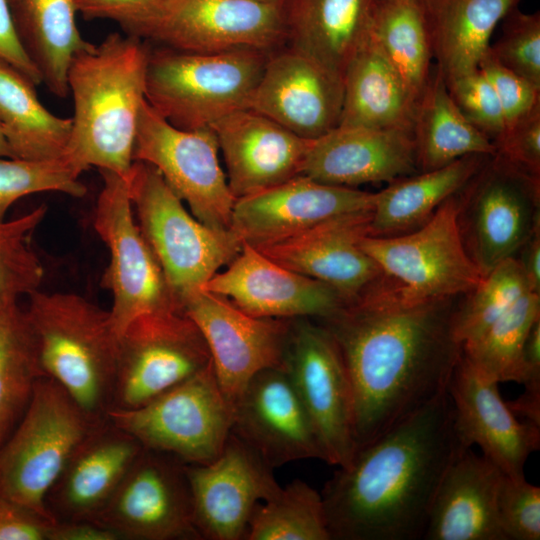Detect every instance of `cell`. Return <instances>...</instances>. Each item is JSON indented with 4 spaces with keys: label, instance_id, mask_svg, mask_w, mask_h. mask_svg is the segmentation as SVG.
I'll return each mask as SVG.
<instances>
[{
    "label": "cell",
    "instance_id": "46",
    "mask_svg": "<svg viewBox=\"0 0 540 540\" xmlns=\"http://www.w3.org/2000/svg\"><path fill=\"white\" fill-rule=\"evenodd\" d=\"M500 101L505 127L540 107V88L503 66L490 46L478 64Z\"/></svg>",
    "mask_w": 540,
    "mask_h": 540
},
{
    "label": "cell",
    "instance_id": "53",
    "mask_svg": "<svg viewBox=\"0 0 540 540\" xmlns=\"http://www.w3.org/2000/svg\"><path fill=\"white\" fill-rule=\"evenodd\" d=\"M517 259L525 275L530 292L540 294V228L520 249Z\"/></svg>",
    "mask_w": 540,
    "mask_h": 540
},
{
    "label": "cell",
    "instance_id": "4",
    "mask_svg": "<svg viewBox=\"0 0 540 540\" xmlns=\"http://www.w3.org/2000/svg\"><path fill=\"white\" fill-rule=\"evenodd\" d=\"M25 313L44 376L59 383L92 417L106 418L119 339L109 310L75 293L36 290Z\"/></svg>",
    "mask_w": 540,
    "mask_h": 540
},
{
    "label": "cell",
    "instance_id": "15",
    "mask_svg": "<svg viewBox=\"0 0 540 540\" xmlns=\"http://www.w3.org/2000/svg\"><path fill=\"white\" fill-rule=\"evenodd\" d=\"M284 369L311 418L325 462L346 467L357 450L354 395L330 332L308 318L291 319Z\"/></svg>",
    "mask_w": 540,
    "mask_h": 540
},
{
    "label": "cell",
    "instance_id": "13",
    "mask_svg": "<svg viewBox=\"0 0 540 540\" xmlns=\"http://www.w3.org/2000/svg\"><path fill=\"white\" fill-rule=\"evenodd\" d=\"M210 363L200 330L181 310L139 316L119 335L109 410L140 407Z\"/></svg>",
    "mask_w": 540,
    "mask_h": 540
},
{
    "label": "cell",
    "instance_id": "41",
    "mask_svg": "<svg viewBox=\"0 0 540 540\" xmlns=\"http://www.w3.org/2000/svg\"><path fill=\"white\" fill-rule=\"evenodd\" d=\"M79 173L64 156L48 160L0 157V221L19 199L39 192H61L73 197L86 194Z\"/></svg>",
    "mask_w": 540,
    "mask_h": 540
},
{
    "label": "cell",
    "instance_id": "25",
    "mask_svg": "<svg viewBox=\"0 0 540 540\" xmlns=\"http://www.w3.org/2000/svg\"><path fill=\"white\" fill-rule=\"evenodd\" d=\"M229 188L235 199L267 190L302 174L312 140L249 108L214 122Z\"/></svg>",
    "mask_w": 540,
    "mask_h": 540
},
{
    "label": "cell",
    "instance_id": "32",
    "mask_svg": "<svg viewBox=\"0 0 540 540\" xmlns=\"http://www.w3.org/2000/svg\"><path fill=\"white\" fill-rule=\"evenodd\" d=\"M490 156L469 154L441 168L390 182L375 193L368 236L390 237L419 228L478 172Z\"/></svg>",
    "mask_w": 540,
    "mask_h": 540
},
{
    "label": "cell",
    "instance_id": "52",
    "mask_svg": "<svg viewBox=\"0 0 540 540\" xmlns=\"http://www.w3.org/2000/svg\"><path fill=\"white\" fill-rule=\"evenodd\" d=\"M49 540H120L104 525L90 520H56Z\"/></svg>",
    "mask_w": 540,
    "mask_h": 540
},
{
    "label": "cell",
    "instance_id": "1",
    "mask_svg": "<svg viewBox=\"0 0 540 540\" xmlns=\"http://www.w3.org/2000/svg\"><path fill=\"white\" fill-rule=\"evenodd\" d=\"M459 297L410 300L384 275L321 320L351 380L357 449L447 390L462 354L453 330Z\"/></svg>",
    "mask_w": 540,
    "mask_h": 540
},
{
    "label": "cell",
    "instance_id": "3",
    "mask_svg": "<svg viewBox=\"0 0 540 540\" xmlns=\"http://www.w3.org/2000/svg\"><path fill=\"white\" fill-rule=\"evenodd\" d=\"M149 48L136 36L113 32L72 58L67 84L74 114L63 156L79 173L96 167L127 177Z\"/></svg>",
    "mask_w": 540,
    "mask_h": 540
},
{
    "label": "cell",
    "instance_id": "24",
    "mask_svg": "<svg viewBox=\"0 0 540 540\" xmlns=\"http://www.w3.org/2000/svg\"><path fill=\"white\" fill-rule=\"evenodd\" d=\"M372 211L345 215L258 249L276 263L332 287L348 304L385 274L361 248Z\"/></svg>",
    "mask_w": 540,
    "mask_h": 540
},
{
    "label": "cell",
    "instance_id": "5",
    "mask_svg": "<svg viewBox=\"0 0 540 540\" xmlns=\"http://www.w3.org/2000/svg\"><path fill=\"white\" fill-rule=\"evenodd\" d=\"M149 45L145 99L182 130L210 127L247 108L271 53L259 49L191 53Z\"/></svg>",
    "mask_w": 540,
    "mask_h": 540
},
{
    "label": "cell",
    "instance_id": "21",
    "mask_svg": "<svg viewBox=\"0 0 540 540\" xmlns=\"http://www.w3.org/2000/svg\"><path fill=\"white\" fill-rule=\"evenodd\" d=\"M231 433L269 468L325 455L284 368H267L246 384L233 408Z\"/></svg>",
    "mask_w": 540,
    "mask_h": 540
},
{
    "label": "cell",
    "instance_id": "55",
    "mask_svg": "<svg viewBox=\"0 0 540 540\" xmlns=\"http://www.w3.org/2000/svg\"><path fill=\"white\" fill-rule=\"evenodd\" d=\"M0 157L14 158L10 146L0 127Z\"/></svg>",
    "mask_w": 540,
    "mask_h": 540
},
{
    "label": "cell",
    "instance_id": "40",
    "mask_svg": "<svg viewBox=\"0 0 540 540\" xmlns=\"http://www.w3.org/2000/svg\"><path fill=\"white\" fill-rule=\"evenodd\" d=\"M527 292L530 290L516 257L498 264L459 302L453 322L457 341L462 345L479 337Z\"/></svg>",
    "mask_w": 540,
    "mask_h": 540
},
{
    "label": "cell",
    "instance_id": "33",
    "mask_svg": "<svg viewBox=\"0 0 540 540\" xmlns=\"http://www.w3.org/2000/svg\"><path fill=\"white\" fill-rule=\"evenodd\" d=\"M13 24L42 83L57 97L68 95L72 58L88 47L77 26L74 0H8Z\"/></svg>",
    "mask_w": 540,
    "mask_h": 540
},
{
    "label": "cell",
    "instance_id": "30",
    "mask_svg": "<svg viewBox=\"0 0 540 540\" xmlns=\"http://www.w3.org/2000/svg\"><path fill=\"white\" fill-rule=\"evenodd\" d=\"M445 81L478 68L497 24L520 0H418Z\"/></svg>",
    "mask_w": 540,
    "mask_h": 540
},
{
    "label": "cell",
    "instance_id": "37",
    "mask_svg": "<svg viewBox=\"0 0 540 540\" xmlns=\"http://www.w3.org/2000/svg\"><path fill=\"white\" fill-rule=\"evenodd\" d=\"M371 37L416 105L431 75L432 52L418 0H376Z\"/></svg>",
    "mask_w": 540,
    "mask_h": 540
},
{
    "label": "cell",
    "instance_id": "42",
    "mask_svg": "<svg viewBox=\"0 0 540 540\" xmlns=\"http://www.w3.org/2000/svg\"><path fill=\"white\" fill-rule=\"evenodd\" d=\"M45 215L46 206L40 205L20 217L0 221V296L18 299L38 290L43 267L28 238Z\"/></svg>",
    "mask_w": 540,
    "mask_h": 540
},
{
    "label": "cell",
    "instance_id": "56",
    "mask_svg": "<svg viewBox=\"0 0 540 540\" xmlns=\"http://www.w3.org/2000/svg\"><path fill=\"white\" fill-rule=\"evenodd\" d=\"M261 4H268V5H279L283 6L286 0H249Z\"/></svg>",
    "mask_w": 540,
    "mask_h": 540
},
{
    "label": "cell",
    "instance_id": "50",
    "mask_svg": "<svg viewBox=\"0 0 540 540\" xmlns=\"http://www.w3.org/2000/svg\"><path fill=\"white\" fill-rule=\"evenodd\" d=\"M160 0H74L86 20L108 19L118 25Z\"/></svg>",
    "mask_w": 540,
    "mask_h": 540
},
{
    "label": "cell",
    "instance_id": "27",
    "mask_svg": "<svg viewBox=\"0 0 540 540\" xmlns=\"http://www.w3.org/2000/svg\"><path fill=\"white\" fill-rule=\"evenodd\" d=\"M142 450L108 417L100 421L77 446L47 495L54 519L95 521Z\"/></svg>",
    "mask_w": 540,
    "mask_h": 540
},
{
    "label": "cell",
    "instance_id": "11",
    "mask_svg": "<svg viewBox=\"0 0 540 540\" xmlns=\"http://www.w3.org/2000/svg\"><path fill=\"white\" fill-rule=\"evenodd\" d=\"M99 172L103 187L94 228L110 253L102 286L112 295L110 320L119 336L139 316L181 308L138 226L125 178L109 170Z\"/></svg>",
    "mask_w": 540,
    "mask_h": 540
},
{
    "label": "cell",
    "instance_id": "2",
    "mask_svg": "<svg viewBox=\"0 0 540 540\" xmlns=\"http://www.w3.org/2000/svg\"><path fill=\"white\" fill-rule=\"evenodd\" d=\"M465 450L446 390L359 447L326 482L331 540L423 539L438 486Z\"/></svg>",
    "mask_w": 540,
    "mask_h": 540
},
{
    "label": "cell",
    "instance_id": "47",
    "mask_svg": "<svg viewBox=\"0 0 540 540\" xmlns=\"http://www.w3.org/2000/svg\"><path fill=\"white\" fill-rule=\"evenodd\" d=\"M493 145L495 154L540 177V107L507 125Z\"/></svg>",
    "mask_w": 540,
    "mask_h": 540
},
{
    "label": "cell",
    "instance_id": "51",
    "mask_svg": "<svg viewBox=\"0 0 540 540\" xmlns=\"http://www.w3.org/2000/svg\"><path fill=\"white\" fill-rule=\"evenodd\" d=\"M517 383L524 389L540 390V319L531 327L518 366Z\"/></svg>",
    "mask_w": 540,
    "mask_h": 540
},
{
    "label": "cell",
    "instance_id": "44",
    "mask_svg": "<svg viewBox=\"0 0 540 540\" xmlns=\"http://www.w3.org/2000/svg\"><path fill=\"white\" fill-rule=\"evenodd\" d=\"M446 82L464 118L493 143L505 129V117L492 85L479 68Z\"/></svg>",
    "mask_w": 540,
    "mask_h": 540
},
{
    "label": "cell",
    "instance_id": "7",
    "mask_svg": "<svg viewBox=\"0 0 540 540\" xmlns=\"http://www.w3.org/2000/svg\"><path fill=\"white\" fill-rule=\"evenodd\" d=\"M103 419L92 417L56 381L40 378L0 445V496L55 520L47 495L77 446Z\"/></svg>",
    "mask_w": 540,
    "mask_h": 540
},
{
    "label": "cell",
    "instance_id": "35",
    "mask_svg": "<svg viewBox=\"0 0 540 540\" xmlns=\"http://www.w3.org/2000/svg\"><path fill=\"white\" fill-rule=\"evenodd\" d=\"M413 136L420 172L441 168L469 154H495L491 140L456 107L436 66L415 107Z\"/></svg>",
    "mask_w": 540,
    "mask_h": 540
},
{
    "label": "cell",
    "instance_id": "49",
    "mask_svg": "<svg viewBox=\"0 0 540 540\" xmlns=\"http://www.w3.org/2000/svg\"><path fill=\"white\" fill-rule=\"evenodd\" d=\"M0 58L7 61L32 79L41 84V77L34 67L18 39L8 0H0Z\"/></svg>",
    "mask_w": 540,
    "mask_h": 540
},
{
    "label": "cell",
    "instance_id": "10",
    "mask_svg": "<svg viewBox=\"0 0 540 540\" xmlns=\"http://www.w3.org/2000/svg\"><path fill=\"white\" fill-rule=\"evenodd\" d=\"M465 250L483 276L540 228V177L493 154L458 191Z\"/></svg>",
    "mask_w": 540,
    "mask_h": 540
},
{
    "label": "cell",
    "instance_id": "26",
    "mask_svg": "<svg viewBox=\"0 0 540 540\" xmlns=\"http://www.w3.org/2000/svg\"><path fill=\"white\" fill-rule=\"evenodd\" d=\"M413 131L337 126L312 140L302 174L355 188L418 173Z\"/></svg>",
    "mask_w": 540,
    "mask_h": 540
},
{
    "label": "cell",
    "instance_id": "6",
    "mask_svg": "<svg viewBox=\"0 0 540 540\" xmlns=\"http://www.w3.org/2000/svg\"><path fill=\"white\" fill-rule=\"evenodd\" d=\"M125 180L138 226L181 308L238 255L242 243L232 231L214 230L190 214L154 166L133 161Z\"/></svg>",
    "mask_w": 540,
    "mask_h": 540
},
{
    "label": "cell",
    "instance_id": "12",
    "mask_svg": "<svg viewBox=\"0 0 540 540\" xmlns=\"http://www.w3.org/2000/svg\"><path fill=\"white\" fill-rule=\"evenodd\" d=\"M458 192L419 228L396 236H365L361 248L414 301L458 297L484 278L467 254L458 225Z\"/></svg>",
    "mask_w": 540,
    "mask_h": 540
},
{
    "label": "cell",
    "instance_id": "39",
    "mask_svg": "<svg viewBox=\"0 0 540 540\" xmlns=\"http://www.w3.org/2000/svg\"><path fill=\"white\" fill-rule=\"evenodd\" d=\"M538 319L540 294L527 292L479 337L462 344V354L490 379L516 382L524 342Z\"/></svg>",
    "mask_w": 540,
    "mask_h": 540
},
{
    "label": "cell",
    "instance_id": "19",
    "mask_svg": "<svg viewBox=\"0 0 540 540\" xmlns=\"http://www.w3.org/2000/svg\"><path fill=\"white\" fill-rule=\"evenodd\" d=\"M374 201L375 193L324 184L300 174L236 199L231 230L241 243L259 248L345 215L372 211Z\"/></svg>",
    "mask_w": 540,
    "mask_h": 540
},
{
    "label": "cell",
    "instance_id": "54",
    "mask_svg": "<svg viewBox=\"0 0 540 540\" xmlns=\"http://www.w3.org/2000/svg\"><path fill=\"white\" fill-rule=\"evenodd\" d=\"M507 405L516 416L540 426V390L524 389L517 399L508 401Z\"/></svg>",
    "mask_w": 540,
    "mask_h": 540
},
{
    "label": "cell",
    "instance_id": "34",
    "mask_svg": "<svg viewBox=\"0 0 540 540\" xmlns=\"http://www.w3.org/2000/svg\"><path fill=\"white\" fill-rule=\"evenodd\" d=\"M35 86L26 74L0 58V127L14 158H59L68 144L72 119L51 113Z\"/></svg>",
    "mask_w": 540,
    "mask_h": 540
},
{
    "label": "cell",
    "instance_id": "17",
    "mask_svg": "<svg viewBox=\"0 0 540 540\" xmlns=\"http://www.w3.org/2000/svg\"><path fill=\"white\" fill-rule=\"evenodd\" d=\"M200 330L219 385L233 405L247 382L267 368H284L291 319L247 314L229 299L200 289L181 303Z\"/></svg>",
    "mask_w": 540,
    "mask_h": 540
},
{
    "label": "cell",
    "instance_id": "36",
    "mask_svg": "<svg viewBox=\"0 0 540 540\" xmlns=\"http://www.w3.org/2000/svg\"><path fill=\"white\" fill-rule=\"evenodd\" d=\"M45 377L25 309L0 296V445L12 432Z\"/></svg>",
    "mask_w": 540,
    "mask_h": 540
},
{
    "label": "cell",
    "instance_id": "9",
    "mask_svg": "<svg viewBox=\"0 0 540 540\" xmlns=\"http://www.w3.org/2000/svg\"><path fill=\"white\" fill-rule=\"evenodd\" d=\"M107 417L143 448L172 455L185 464H207L222 452L231 434L233 405L211 363L148 403Z\"/></svg>",
    "mask_w": 540,
    "mask_h": 540
},
{
    "label": "cell",
    "instance_id": "22",
    "mask_svg": "<svg viewBox=\"0 0 540 540\" xmlns=\"http://www.w3.org/2000/svg\"><path fill=\"white\" fill-rule=\"evenodd\" d=\"M202 289L261 318L326 319L347 303L327 284L294 272L242 243L238 255Z\"/></svg>",
    "mask_w": 540,
    "mask_h": 540
},
{
    "label": "cell",
    "instance_id": "14",
    "mask_svg": "<svg viewBox=\"0 0 540 540\" xmlns=\"http://www.w3.org/2000/svg\"><path fill=\"white\" fill-rule=\"evenodd\" d=\"M219 144L210 128L182 130L142 103L133 161L154 166L191 214L208 227L230 232L233 196L219 160Z\"/></svg>",
    "mask_w": 540,
    "mask_h": 540
},
{
    "label": "cell",
    "instance_id": "23",
    "mask_svg": "<svg viewBox=\"0 0 540 540\" xmlns=\"http://www.w3.org/2000/svg\"><path fill=\"white\" fill-rule=\"evenodd\" d=\"M498 384L461 354L447 386L454 430L465 449L478 445L503 474L522 477L528 457L540 446V426L519 421Z\"/></svg>",
    "mask_w": 540,
    "mask_h": 540
},
{
    "label": "cell",
    "instance_id": "29",
    "mask_svg": "<svg viewBox=\"0 0 540 540\" xmlns=\"http://www.w3.org/2000/svg\"><path fill=\"white\" fill-rule=\"evenodd\" d=\"M376 0H286V45L343 78L368 41Z\"/></svg>",
    "mask_w": 540,
    "mask_h": 540
},
{
    "label": "cell",
    "instance_id": "20",
    "mask_svg": "<svg viewBox=\"0 0 540 540\" xmlns=\"http://www.w3.org/2000/svg\"><path fill=\"white\" fill-rule=\"evenodd\" d=\"M343 95L340 75L285 44L269 54L247 108L314 140L339 125Z\"/></svg>",
    "mask_w": 540,
    "mask_h": 540
},
{
    "label": "cell",
    "instance_id": "48",
    "mask_svg": "<svg viewBox=\"0 0 540 540\" xmlns=\"http://www.w3.org/2000/svg\"><path fill=\"white\" fill-rule=\"evenodd\" d=\"M55 521L0 496V540H49Z\"/></svg>",
    "mask_w": 540,
    "mask_h": 540
},
{
    "label": "cell",
    "instance_id": "43",
    "mask_svg": "<svg viewBox=\"0 0 540 540\" xmlns=\"http://www.w3.org/2000/svg\"><path fill=\"white\" fill-rule=\"evenodd\" d=\"M490 50L506 68L540 88V13L513 8L502 19L501 35Z\"/></svg>",
    "mask_w": 540,
    "mask_h": 540
},
{
    "label": "cell",
    "instance_id": "8",
    "mask_svg": "<svg viewBox=\"0 0 540 540\" xmlns=\"http://www.w3.org/2000/svg\"><path fill=\"white\" fill-rule=\"evenodd\" d=\"M119 26L151 45L191 53L272 52L286 44L283 6L249 0H160Z\"/></svg>",
    "mask_w": 540,
    "mask_h": 540
},
{
    "label": "cell",
    "instance_id": "38",
    "mask_svg": "<svg viewBox=\"0 0 540 540\" xmlns=\"http://www.w3.org/2000/svg\"><path fill=\"white\" fill-rule=\"evenodd\" d=\"M245 540H331L321 493L300 479L280 486L256 506Z\"/></svg>",
    "mask_w": 540,
    "mask_h": 540
},
{
    "label": "cell",
    "instance_id": "28",
    "mask_svg": "<svg viewBox=\"0 0 540 540\" xmlns=\"http://www.w3.org/2000/svg\"><path fill=\"white\" fill-rule=\"evenodd\" d=\"M502 476L483 454L462 452L438 486L423 539L504 540L497 516Z\"/></svg>",
    "mask_w": 540,
    "mask_h": 540
},
{
    "label": "cell",
    "instance_id": "31",
    "mask_svg": "<svg viewBox=\"0 0 540 540\" xmlns=\"http://www.w3.org/2000/svg\"><path fill=\"white\" fill-rule=\"evenodd\" d=\"M338 126L413 131L416 105L370 35L343 75Z\"/></svg>",
    "mask_w": 540,
    "mask_h": 540
},
{
    "label": "cell",
    "instance_id": "16",
    "mask_svg": "<svg viewBox=\"0 0 540 540\" xmlns=\"http://www.w3.org/2000/svg\"><path fill=\"white\" fill-rule=\"evenodd\" d=\"M96 522L120 540H200L185 463L141 451Z\"/></svg>",
    "mask_w": 540,
    "mask_h": 540
},
{
    "label": "cell",
    "instance_id": "45",
    "mask_svg": "<svg viewBox=\"0 0 540 540\" xmlns=\"http://www.w3.org/2000/svg\"><path fill=\"white\" fill-rule=\"evenodd\" d=\"M497 516L504 540L540 539V488L525 477L503 474L497 495Z\"/></svg>",
    "mask_w": 540,
    "mask_h": 540
},
{
    "label": "cell",
    "instance_id": "18",
    "mask_svg": "<svg viewBox=\"0 0 540 540\" xmlns=\"http://www.w3.org/2000/svg\"><path fill=\"white\" fill-rule=\"evenodd\" d=\"M185 470L201 539H245L256 506L280 487L272 469L232 433L217 458Z\"/></svg>",
    "mask_w": 540,
    "mask_h": 540
}]
</instances>
